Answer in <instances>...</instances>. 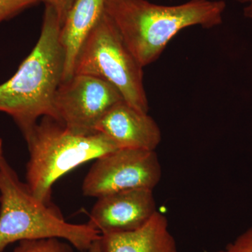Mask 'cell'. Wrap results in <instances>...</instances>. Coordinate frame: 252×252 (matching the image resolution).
Here are the masks:
<instances>
[{
	"label": "cell",
	"mask_w": 252,
	"mask_h": 252,
	"mask_svg": "<svg viewBox=\"0 0 252 252\" xmlns=\"http://www.w3.org/2000/svg\"><path fill=\"white\" fill-rule=\"evenodd\" d=\"M62 26L56 11L45 5L36 45L14 76L0 84V112L12 118L24 138L41 118L57 120L54 99L65 64L61 40Z\"/></svg>",
	"instance_id": "6da1fadb"
},
{
	"label": "cell",
	"mask_w": 252,
	"mask_h": 252,
	"mask_svg": "<svg viewBox=\"0 0 252 252\" xmlns=\"http://www.w3.org/2000/svg\"><path fill=\"white\" fill-rule=\"evenodd\" d=\"M225 9L223 0H189L177 5L148 0H105L104 4V11L142 67L157 61L182 30L220 26Z\"/></svg>",
	"instance_id": "7a4b0ae2"
},
{
	"label": "cell",
	"mask_w": 252,
	"mask_h": 252,
	"mask_svg": "<svg viewBox=\"0 0 252 252\" xmlns=\"http://www.w3.org/2000/svg\"><path fill=\"white\" fill-rule=\"evenodd\" d=\"M101 234L89 223L66 221L54 205L34 197L5 157L0 164V252L24 240L59 238L87 252Z\"/></svg>",
	"instance_id": "3957f363"
},
{
	"label": "cell",
	"mask_w": 252,
	"mask_h": 252,
	"mask_svg": "<svg viewBox=\"0 0 252 252\" xmlns=\"http://www.w3.org/2000/svg\"><path fill=\"white\" fill-rule=\"evenodd\" d=\"M30 158L26 185L34 197L51 203L54 184L76 167L119 149L102 132L78 135L52 117H44L25 138Z\"/></svg>",
	"instance_id": "277c9868"
},
{
	"label": "cell",
	"mask_w": 252,
	"mask_h": 252,
	"mask_svg": "<svg viewBox=\"0 0 252 252\" xmlns=\"http://www.w3.org/2000/svg\"><path fill=\"white\" fill-rule=\"evenodd\" d=\"M143 68L104 11L79 49L74 74L107 81L119 91L126 102L140 112L148 113Z\"/></svg>",
	"instance_id": "5b68a950"
},
{
	"label": "cell",
	"mask_w": 252,
	"mask_h": 252,
	"mask_svg": "<svg viewBox=\"0 0 252 252\" xmlns=\"http://www.w3.org/2000/svg\"><path fill=\"white\" fill-rule=\"evenodd\" d=\"M161 177L156 151L118 149L96 159L84 178L82 192L98 198L130 189L153 190Z\"/></svg>",
	"instance_id": "8992f818"
},
{
	"label": "cell",
	"mask_w": 252,
	"mask_h": 252,
	"mask_svg": "<svg viewBox=\"0 0 252 252\" xmlns=\"http://www.w3.org/2000/svg\"><path fill=\"white\" fill-rule=\"evenodd\" d=\"M124 100L107 81L86 74H74L63 81L54 99L57 121L74 135H91L106 113Z\"/></svg>",
	"instance_id": "52a82bcc"
},
{
	"label": "cell",
	"mask_w": 252,
	"mask_h": 252,
	"mask_svg": "<svg viewBox=\"0 0 252 252\" xmlns=\"http://www.w3.org/2000/svg\"><path fill=\"white\" fill-rule=\"evenodd\" d=\"M157 211L153 190L130 189L97 198L88 223L101 235L126 233L143 226Z\"/></svg>",
	"instance_id": "ba28073f"
},
{
	"label": "cell",
	"mask_w": 252,
	"mask_h": 252,
	"mask_svg": "<svg viewBox=\"0 0 252 252\" xmlns=\"http://www.w3.org/2000/svg\"><path fill=\"white\" fill-rule=\"evenodd\" d=\"M96 131L107 135L119 149L156 151L162 140L161 131L153 118L124 100L106 113Z\"/></svg>",
	"instance_id": "9c48e42d"
},
{
	"label": "cell",
	"mask_w": 252,
	"mask_h": 252,
	"mask_svg": "<svg viewBox=\"0 0 252 252\" xmlns=\"http://www.w3.org/2000/svg\"><path fill=\"white\" fill-rule=\"evenodd\" d=\"M102 252H178L166 217L158 211L134 231L101 235Z\"/></svg>",
	"instance_id": "30bf717a"
},
{
	"label": "cell",
	"mask_w": 252,
	"mask_h": 252,
	"mask_svg": "<svg viewBox=\"0 0 252 252\" xmlns=\"http://www.w3.org/2000/svg\"><path fill=\"white\" fill-rule=\"evenodd\" d=\"M105 0H76L61 31L65 53L63 81L74 75V63L86 36L104 12Z\"/></svg>",
	"instance_id": "8fae6325"
},
{
	"label": "cell",
	"mask_w": 252,
	"mask_h": 252,
	"mask_svg": "<svg viewBox=\"0 0 252 252\" xmlns=\"http://www.w3.org/2000/svg\"><path fill=\"white\" fill-rule=\"evenodd\" d=\"M75 250L65 240L49 238L19 242L13 252H76Z\"/></svg>",
	"instance_id": "7c38bea8"
},
{
	"label": "cell",
	"mask_w": 252,
	"mask_h": 252,
	"mask_svg": "<svg viewBox=\"0 0 252 252\" xmlns=\"http://www.w3.org/2000/svg\"><path fill=\"white\" fill-rule=\"evenodd\" d=\"M38 0H0V23L38 4Z\"/></svg>",
	"instance_id": "4fadbf2b"
},
{
	"label": "cell",
	"mask_w": 252,
	"mask_h": 252,
	"mask_svg": "<svg viewBox=\"0 0 252 252\" xmlns=\"http://www.w3.org/2000/svg\"><path fill=\"white\" fill-rule=\"evenodd\" d=\"M217 252H252V226L238 235L223 250Z\"/></svg>",
	"instance_id": "5bb4252c"
},
{
	"label": "cell",
	"mask_w": 252,
	"mask_h": 252,
	"mask_svg": "<svg viewBox=\"0 0 252 252\" xmlns=\"http://www.w3.org/2000/svg\"><path fill=\"white\" fill-rule=\"evenodd\" d=\"M38 1L51 6L57 13L63 25L76 0H38Z\"/></svg>",
	"instance_id": "9a60e30c"
},
{
	"label": "cell",
	"mask_w": 252,
	"mask_h": 252,
	"mask_svg": "<svg viewBox=\"0 0 252 252\" xmlns=\"http://www.w3.org/2000/svg\"><path fill=\"white\" fill-rule=\"evenodd\" d=\"M243 6L244 17L252 19V0H235Z\"/></svg>",
	"instance_id": "2e32d148"
},
{
	"label": "cell",
	"mask_w": 252,
	"mask_h": 252,
	"mask_svg": "<svg viewBox=\"0 0 252 252\" xmlns=\"http://www.w3.org/2000/svg\"><path fill=\"white\" fill-rule=\"evenodd\" d=\"M87 252H102V247H101L100 238L95 240V241L91 245L90 248L89 249Z\"/></svg>",
	"instance_id": "e0dca14e"
},
{
	"label": "cell",
	"mask_w": 252,
	"mask_h": 252,
	"mask_svg": "<svg viewBox=\"0 0 252 252\" xmlns=\"http://www.w3.org/2000/svg\"><path fill=\"white\" fill-rule=\"evenodd\" d=\"M4 149H3V141L0 138V164L4 158Z\"/></svg>",
	"instance_id": "ac0fdd59"
}]
</instances>
